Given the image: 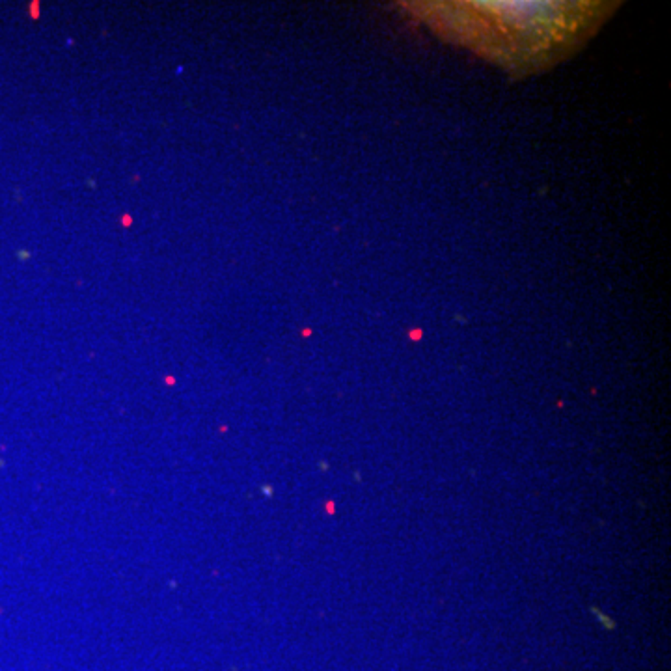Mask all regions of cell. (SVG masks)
<instances>
[{
    "instance_id": "6da1fadb",
    "label": "cell",
    "mask_w": 671,
    "mask_h": 671,
    "mask_svg": "<svg viewBox=\"0 0 671 671\" xmlns=\"http://www.w3.org/2000/svg\"><path fill=\"white\" fill-rule=\"evenodd\" d=\"M442 40L472 49L513 77L562 62L595 34L617 2H412L401 4Z\"/></svg>"
}]
</instances>
